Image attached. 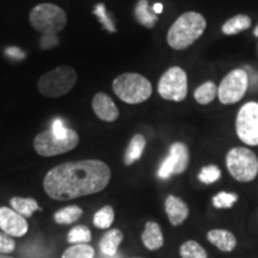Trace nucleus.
Wrapping results in <instances>:
<instances>
[{"label":"nucleus","mask_w":258,"mask_h":258,"mask_svg":"<svg viewBox=\"0 0 258 258\" xmlns=\"http://www.w3.org/2000/svg\"><path fill=\"white\" fill-rule=\"evenodd\" d=\"M110 178V167L104 161H69L48 171L43 179V188L50 199L69 201L102 191Z\"/></svg>","instance_id":"1"},{"label":"nucleus","mask_w":258,"mask_h":258,"mask_svg":"<svg viewBox=\"0 0 258 258\" xmlns=\"http://www.w3.org/2000/svg\"><path fill=\"white\" fill-rule=\"evenodd\" d=\"M207 27V22L201 14L185 12L176 19L167 32V43L172 49L184 50L195 43Z\"/></svg>","instance_id":"2"},{"label":"nucleus","mask_w":258,"mask_h":258,"mask_svg":"<svg viewBox=\"0 0 258 258\" xmlns=\"http://www.w3.org/2000/svg\"><path fill=\"white\" fill-rule=\"evenodd\" d=\"M112 90L122 102L139 104L152 95V84L139 73H123L112 82Z\"/></svg>","instance_id":"3"},{"label":"nucleus","mask_w":258,"mask_h":258,"mask_svg":"<svg viewBox=\"0 0 258 258\" xmlns=\"http://www.w3.org/2000/svg\"><path fill=\"white\" fill-rule=\"evenodd\" d=\"M77 83V72L71 66H59L44 73L37 83V89L42 96L48 98L67 95Z\"/></svg>","instance_id":"4"},{"label":"nucleus","mask_w":258,"mask_h":258,"mask_svg":"<svg viewBox=\"0 0 258 258\" xmlns=\"http://www.w3.org/2000/svg\"><path fill=\"white\" fill-rule=\"evenodd\" d=\"M29 21L32 28L41 34L56 35L66 28L67 16L60 6L43 3L31 10Z\"/></svg>","instance_id":"5"},{"label":"nucleus","mask_w":258,"mask_h":258,"mask_svg":"<svg viewBox=\"0 0 258 258\" xmlns=\"http://www.w3.org/2000/svg\"><path fill=\"white\" fill-rule=\"evenodd\" d=\"M226 166L239 182H251L258 175V158L246 147H234L226 156Z\"/></svg>","instance_id":"6"},{"label":"nucleus","mask_w":258,"mask_h":258,"mask_svg":"<svg viewBox=\"0 0 258 258\" xmlns=\"http://www.w3.org/2000/svg\"><path fill=\"white\" fill-rule=\"evenodd\" d=\"M79 135L74 129H70L66 137L60 138L53 132L44 131L37 134L34 139L35 151L42 157H53L70 152L78 146Z\"/></svg>","instance_id":"7"},{"label":"nucleus","mask_w":258,"mask_h":258,"mask_svg":"<svg viewBox=\"0 0 258 258\" xmlns=\"http://www.w3.org/2000/svg\"><path fill=\"white\" fill-rule=\"evenodd\" d=\"M158 92L166 101L182 102L188 93V77L180 67H171L161 76Z\"/></svg>","instance_id":"8"},{"label":"nucleus","mask_w":258,"mask_h":258,"mask_svg":"<svg viewBox=\"0 0 258 258\" xmlns=\"http://www.w3.org/2000/svg\"><path fill=\"white\" fill-rule=\"evenodd\" d=\"M249 89V76L244 70H233L222 79L218 88L219 101L222 104H234L243 98Z\"/></svg>","instance_id":"9"},{"label":"nucleus","mask_w":258,"mask_h":258,"mask_svg":"<svg viewBox=\"0 0 258 258\" xmlns=\"http://www.w3.org/2000/svg\"><path fill=\"white\" fill-rule=\"evenodd\" d=\"M238 138L249 146H258V103L249 102L240 108L235 120Z\"/></svg>","instance_id":"10"},{"label":"nucleus","mask_w":258,"mask_h":258,"mask_svg":"<svg viewBox=\"0 0 258 258\" xmlns=\"http://www.w3.org/2000/svg\"><path fill=\"white\" fill-rule=\"evenodd\" d=\"M190 154L186 145L183 143H175L170 147L169 154L158 170V177L160 179H167L172 175H180L189 165Z\"/></svg>","instance_id":"11"},{"label":"nucleus","mask_w":258,"mask_h":258,"mask_svg":"<svg viewBox=\"0 0 258 258\" xmlns=\"http://www.w3.org/2000/svg\"><path fill=\"white\" fill-rule=\"evenodd\" d=\"M0 228L10 237H23L29 230L28 221L14 209L0 207Z\"/></svg>","instance_id":"12"},{"label":"nucleus","mask_w":258,"mask_h":258,"mask_svg":"<svg viewBox=\"0 0 258 258\" xmlns=\"http://www.w3.org/2000/svg\"><path fill=\"white\" fill-rule=\"evenodd\" d=\"M92 109L97 117L105 122H114L118 118L120 111L117 106L106 93L98 92L92 99Z\"/></svg>","instance_id":"13"},{"label":"nucleus","mask_w":258,"mask_h":258,"mask_svg":"<svg viewBox=\"0 0 258 258\" xmlns=\"http://www.w3.org/2000/svg\"><path fill=\"white\" fill-rule=\"evenodd\" d=\"M165 212L171 225L179 226L189 217V208L182 199L169 195L165 200Z\"/></svg>","instance_id":"14"},{"label":"nucleus","mask_w":258,"mask_h":258,"mask_svg":"<svg viewBox=\"0 0 258 258\" xmlns=\"http://www.w3.org/2000/svg\"><path fill=\"white\" fill-rule=\"evenodd\" d=\"M207 238L209 243L224 252H231L237 246V239L234 234L227 230H221V228L211 230L207 233Z\"/></svg>","instance_id":"15"},{"label":"nucleus","mask_w":258,"mask_h":258,"mask_svg":"<svg viewBox=\"0 0 258 258\" xmlns=\"http://www.w3.org/2000/svg\"><path fill=\"white\" fill-rule=\"evenodd\" d=\"M141 240L148 250L154 251L164 245V235L160 226L157 222L148 221L145 226V231L141 235Z\"/></svg>","instance_id":"16"},{"label":"nucleus","mask_w":258,"mask_h":258,"mask_svg":"<svg viewBox=\"0 0 258 258\" xmlns=\"http://www.w3.org/2000/svg\"><path fill=\"white\" fill-rule=\"evenodd\" d=\"M123 240V233L120 230H110L103 235V238L99 241V247H101V251L105 256H114V254L117 252L118 246Z\"/></svg>","instance_id":"17"},{"label":"nucleus","mask_w":258,"mask_h":258,"mask_svg":"<svg viewBox=\"0 0 258 258\" xmlns=\"http://www.w3.org/2000/svg\"><path fill=\"white\" fill-rule=\"evenodd\" d=\"M145 146H146V139L141 134H137L132 138L131 143H129L127 151L124 153V164L125 165H132L140 159L143 156Z\"/></svg>","instance_id":"18"},{"label":"nucleus","mask_w":258,"mask_h":258,"mask_svg":"<svg viewBox=\"0 0 258 258\" xmlns=\"http://www.w3.org/2000/svg\"><path fill=\"white\" fill-rule=\"evenodd\" d=\"M10 205H11L12 209L15 212H17L19 215L24 218H30L34 212H36L37 209L41 211V208L38 207V203L36 200L31 198H12L10 200Z\"/></svg>","instance_id":"19"},{"label":"nucleus","mask_w":258,"mask_h":258,"mask_svg":"<svg viewBox=\"0 0 258 258\" xmlns=\"http://www.w3.org/2000/svg\"><path fill=\"white\" fill-rule=\"evenodd\" d=\"M251 27V19L246 15H237L233 18L228 19L222 25V32L225 35H235L238 32L246 30Z\"/></svg>","instance_id":"20"},{"label":"nucleus","mask_w":258,"mask_h":258,"mask_svg":"<svg viewBox=\"0 0 258 258\" xmlns=\"http://www.w3.org/2000/svg\"><path fill=\"white\" fill-rule=\"evenodd\" d=\"M134 14L139 23L143 24L144 27L153 28L156 22L158 21L157 16L153 15L152 11L150 10L147 0H139L137 6H135Z\"/></svg>","instance_id":"21"},{"label":"nucleus","mask_w":258,"mask_h":258,"mask_svg":"<svg viewBox=\"0 0 258 258\" xmlns=\"http://www.w3.org/2000/svg\"><path fill=\"white\" fill-rule=\"evenodd\" d=\"M218 95V88L213 82H206L202 84L201 86H199L195 90L194 97H195L196 102L201 105H207L209 103L214 101V98Z\"/></svg>","instance_id":"22"},{"label":"nucleus","mask_w":258,"mask_h":258,"mask_svg":"<svg viewBox=\"0 0 258 258\" xmlns=\"http://www.w3.org/2000/svg\"><path fill=\"white\" fill-rule=\"evenodd\" d=\"M83 215V209L78 206H69V207L60 209L54 214V220L56 224L69 225L79 220Z\"/></svg>","instance_id":"23"},{"label":"nucleus","mask_w":258,"mask_h":258,"mask_svg":"<svg viewBox=\"0 0 258 258\" xmlns=\"http://www.w3.org/2000/svg\"><path fill=\"white\" fill-rule=\"evenodd\" d=\"M179 254L182 258H208L207 251L195 240H188L180 245Z\"/></svg>","instance_id":"24"},{"label":"nucleus","mask_w":258,"mask_h":258,"mask_svg":"<svg viewBox=\"0 0 258 258\" xmlns=\"http://www.w3.org/2000/svg\"><path fill=\"white\" fill-rule=\"evenodd\" d=\"M114 219L115 212L111 206H104V207L99 209V211L95 214V217H93V225H95L97 228L105 230V228H109L112 225Z\"/></svg>","instance_id":"25"},{"label":"nucleus","mask_w":258,"mask_h":258,"mask_svg":"<svg viewBox=\"0 0 258 258\" xmlns=\"http://www.w3.org/2000/svg\"><path fill=\"white\" fill-rule=\"evenodd\" d=\"M95 249L89 244H74L66 249L61 258H93Z\"/></svg>","instance_id":"26"},{"label":"nucleus","mask_w":258,"mask_h":258,"mask_svg":"<svg viewBox=\"0 0 258 258\" xmlns=\"http://www.w3.org/2000/svg\"><path fill=\"white\" fill-rule=\"evenodd\" d=\"M91 240V231L86 226H76L67 235V241L71 244H88Z\"/></svg>","instance_id":"27"},{"label":"nucleus","mask_w":258,"mask_h":258,"mask_svg":"<svg viewBox=\"0 0 258 258\" xmlns=\"http://www.w3.org/2000/svg\"><path fill=\"white\" fill-rule=\"evenodd\" d=\"M220 177L221 171L215 165H208L202 167L199 173L200 182H202L203 184H212V183H215L217 180L220 179Z\"/></svg>","instance_id":"28"},{"label":"nucleus","mask_w":258,"mask_h":258,"mask_svg":"<svg viewBox=\"0 0 258 258\" xmlns=\"http://www.w3.org/2000/svg\"><path fill=\"white\" fill-rule=\"evenodd\" d=\"M238 196L235 194L221 191L213 198V206L218 209L231 208L237 202Z\"/></svg>","instance_id":"29"},{"label":"nucleus","mask_w":258,"mask_h":258,"mask_svg":"<svg viewBox=\"0 0 258 258\" xmlns=\"http://www.w3.org/2000/svg\"><path fill=\"white\" fill-rule=\"evenodd\" d=\"M93 14H95L97 17H98L99 21H101V23L103 24V27H104L106 30L110 31V32L116 31L114 22H112V19L110 17H109V15L106 14L105 5H103V4L96 5L95 10H93Z\"/></svg>","instance_id":"30"},{"label":"nucleus","mask_w":258,"mask_h":258,"mask_svg":"<svg viewBox=\"0 0 258 258\" xmlns=\"http://www.w3.org/2000/svg\"><path fill=\"white\" fill-rule=\"evenodd\" d=\"M16 243L9 234L0 233V253H11L15 250Z\"/></svg>","instance_id":"31"},{"label":"nucleus","mask_w":258,"mask_h":258,"mask_svg":"<svg viewBox=\"0 0 258 258\" xmlns=\"http://www.w3.org/2000/svg\"><path fill=\"white\" fill-rule=\"evenodd\" d=\"M50 131L53 132V134H55L56 137L63 138L69 134L70 128H67L66 125L63 124V121L61 120V118H55V120L53 121V123H51Z\"/></svg>","instance_id":"32"},{"label":"nucleus","mask_w":258,"mask_h":258,"mask_svg":"<svg viewBox=\"0 0 258 258\" xmlns=\"http://www.w3.org/2000/svg\"><path fill=\"white\" fill-rule=\"evenodd\" d=\"M57 42L59 40L55 35H43L40 41V46L42 49H50V48L56 46Z\"/></svg>","instance_id":"33"},{"label":"nucleus","mask_w":258,"mask_h":258,"mask_svg":"<svg viewBox=\"0 0 258 258\" xmlns=\"http://www.w3.org/2000/svg\"><path fill=\"white\" fill-rule=\"evenodd\" d=\"M6 54H8L9 56L14 57V59H17V60L23 59V57L25 56V54L23 53V51H22L17 47H9L8 49H6Z\"/></svg>","instance_id":"34"},{"label":"nucleus","mask_w":258,"mask_h":258,"mask_svg":"<svg viewBox=\"0 0 258 258\" xmlns=\"http://www.w3.org/2000/svg\"><path fill=\"white\" fill-rule=\"evenodd\" d=\"M249 86L252 90H258V74L257 73H253L252 77L251 78H249Z\"/></svg>","instance_id":"35"},{"label":"nucleus","mask_w":258,"mask_h":258,"mask_svg":"<svg viewBox=\"0 0 258 258\" xmlns=\"http://www.w3.org/2000/svg\"><path fill=\"white\" fill-rule=\"evenodd\" d=\"M163 10H164L163 5L159 4V3H157V4L153 5V12H154V14H156V15L161 14V12H163Z\"/></svg>","instance_id":"36"},{"label":"nucleus","mask_w":258,"mask_h":258,"mask_svg":"<svg viewBox=\"0 0 258 258\" xmlns=\"http://www.w3.org/2000/svg\"><path fill=\"white\" fill-rule=\"evenodd\" d=\"M253 34H254V36H256V37H258V25H257V27H256V29H254Z\"/></svg>","instance_id":"37"},{"label":"nucleus","mask_w":258,"mask_h":258,"mask_svg":"<svg viewBox=\"0 0 258 258\" xmlns=\"http://www.w3.org/2000/svg\"><path fill=\"white\" fill-rule=\"evenodd\" d=\"M0 258H14V257H10V256H5V254H0Z\"/></svg>","instance_id":"38"}]
</instances>
